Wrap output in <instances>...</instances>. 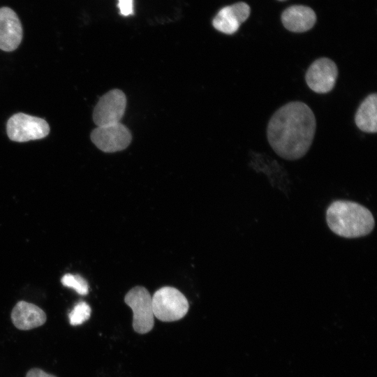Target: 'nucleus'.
Listing matches in <instances>:
<instances>
[{"label":"nucleus","mask_w":377,"mask_h":377,"mask_svg":"<svg viewBox=\"0 0 377 377\" xmlns=\"http://www.w3.org/2000/svg\"><path fill=\"white\" fill-rule=\"evenodd\" d=\"M316 128V117L310 107L302 101H291L271 117L267 128V140L278 156L294 161L309 151Z\"/></svg>","instance_id":"nucleus-1"},{"label":"nucleus","mask_w":377,"mask_h":377,"mask_svg":"<svg viewBox=\"0 0 377 377\" xmlns=\"http://www.w3.org/2000/svg\"><path fill=\"white\" fill-rule=\"evenodd\" d=\"M326 221L334 233L344 238L366 236L375 226L371 212L364 206L350 200L332 202L326 210Z\"/></svg>","instance_id":"nucleus-2"},{"label":"nucleus","mask_w":377,"mask_h":377,"mask_svg":"<svg viewBox=\"0 0 377 377\" xmlns=\"http://www.w3.org/2000/svg\"><path fill=\"white\" fill-rule=\"evenodd\" d=\"M154 316L163 322L176 321L188 312V302L177 288L165 286L157 290L151 297Z\"/></svg>","instance_id":"nucleus-3"},{"label":"nucleus","mask_w":377,"mask_h":377,"mask_svg":"<svg viewBox=\"0 0 377 377\" xmlns=\"http://www.w3.org/2000/svg\"><path fill=\"white\" fill-rule=\"evenodd\" d=\"M50 130V126L44 119L22 112L12 115L6 124L8 138L17 142L44 138Z\"/></svg>","instance_id":"nucleus-4"},{"label":"nucleus","mask_w":377,"mask_h":377,"mask_svg":"<svg viewBox=\"0 0 377 377\" xmlns=\"http://www.w3.org/2000/svg\"><path fill=\"white\" fill-rule=\"evenodd\" d=\"M125 303L133 311V327L139 334L151 331L154 325L151 296L142 286L131 288L124 297Z\"/></svg>","instance_id":"nucleus-5"},{"label":"nucleus","mask_w":377,"mask_h":377,"mask_svg":"<svg viewBox=\"0 0 377 377\" xmlns=\"http://www.w3.org/2000/svg\"><path fill=\"white\" fill-rule=\"evenodd\" d=\"M90 137L96 147L108 153L126 149L132 139L130 131L120 122L97 126L91 131Z\"/></svg>","instance_id":"nucleus-6"},{"label":"nucleus","mask_w":377,"mask_h":377,"mask_svg":"<svg viewBox=\"0 0 377 377\" xmlns=\"http://www.w3.org/2000/svg\"><path fill=\"white\" fill-rule=\"evenodd\" d=\"M126 107V98L119 89H112L100 98L93 112L97 126L119 123Z\"/></svg>","instance_id":"nucleus-7"},{"label":"nucleus","mask_w":377,"mask_h":377,"mask_svg":"<svg viewBox=\"0 0 377 377\" xmlns=\"http://www.w3.org/2000/svg\"><path fill=\"white\" fill-rule=\"evenodd\" d=\"M338 73L334 61L327 57H321L309 66L305 74V80L313 91L326 94L334 87Z\"/></svg>","instance_id":"nucleus-8"},{"label":"nucleus","mask_w":377,"mask_h":377,"mask_svg":"<svg viewBox=\"0 0 377 377\" xmlns=\"http://www.w3.org/2000/svg\"><path fill=\"white\" fill-rule=\"evenodd\" d=\"M23 28L17 13L10 7L0 8V50L13 52L20 45Z\"/></svg>","instance_id":"nucleus-9"},{"label":"nucleus","mask_w":377,"mask_h":377,"mask_svg":"<svg viewBox=\"0 0 377 377\" xmlns=\"http://www.w3.org/2000/svg\"><path fill=\"white\" fill-rule=\"evenodd\" d=\"M250 7L244 2H239L222 8L212 20L213 27L226 34L235 33L240 25L249 17Z\"/></svg>","instance_id":"nucleus-10"},{"label":"nucleus","mask_w":377,"mask_h":377,"mask_svg":"<svg viewBox=\"0 0 377 377\" xmlns=\"http://www.w3.org/2000/svg\"><path fill=\"white\" fill-rule=\"evenodd\" d=\"M45 313L38 306L25 301L18 302L11 312L13 325L19 330H29L43 325Z\"/></svg>","instance_id":"nucleus-11"},{"label":"nucleus","mask_w":377,"mask_h":377,"mask_svg":"<svg viewBox=\"0 0 377 377\" xmlns=\"http://www.w3.org/2000/svg\"><path fill=\"white\" fill-rule=\"evenodd\" d=\"M281 20L288 30L301 33L306 31L313 27L316 21V16L311 8L295 5L283 11Z\"/></svg>","instance_id":"nucleus-12"},{"label":"nucleus","mask_w":377,"mask_h":377,"mask_svg":"<svg viewBox=\"0 0 377 377\" xmlns=\"http://www.w3.org/2000/svg\"><path fill=\"white\" fill-rule=\"evenodd\" d=\"M355 123L362 131L376 133L377 131V95L369 94L360 104L355 115Z\"/></svg>","instance_id":"nucleus-13"},{"label":"nucleus","mask_w":377,"mask_h":377,"mask_svg":"<svg viewBox=\"0 0 377 377\" xmlns=\"http://www.w3.org/2000/svg\"><path fill=\"white\" fill-rule=\"evenodd\" d=\"M91 311L87 302H78L68 314L70 324L73 326L82 324L90 318Z\"/></svg>","instance_id":"nucleus-14"},{"label":"nucleus","mask_w":377,"mask_h":377,"mask_svg":"<svg viewBox=\"0 0 377 377\" xmlns=\"http://www.w3.org/2000/svg\"><path fill=\"white\" fill-rule=\"evenodd\" d=\"M61 282L64 286L74 289L80 295H85L88 293L87 281L80 275L66 274L62 276Z\"/></svg>","instance_id":"nucleus-15"},{"label":"nucleus","mask_w":377,"mask_h":377,"mask_svg":"<svg viewBox=\"0 0 377 377\" xmlns=\"http://www.w3.org/2000/svg\"><path fill=\"white\" fill-rule=\"evenodd\" d=\"M118 7L121 15L128 16L133 13V0H119Z\"/></svg>","instance_id":"nucleus-16"},{"label":"nucleus","mask_w":377,"mask_h":377,"mask_svg":"<svg viewBox=\"0 0 377 377\" xmlns=\"http://www.w3.org/2000/svg\"><path fill=\"white\" fill-rule=\"evenodd\" d=\"M26 377H56L52 374H47L38 368L31 369L26 375Z\"/></svg>","instance_id":"nucleus-17"},{"label":"nucleus","mask_w":377,"mask_h":377,"mask_svg":"<svg viewBox=\"0 0 377 377\" xmlns=\"http://www.w3.org/2000/svg\"><path fill=\"white\" fill-rule=\"evenodd\" d=\"M279 1H284V0H279Z\"/></svg>","instance_id":"nucleus-18"}]
</instances>
